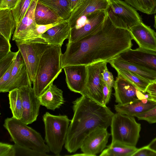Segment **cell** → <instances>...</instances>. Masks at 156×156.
<instances>
[{
    "instance_id": "obj_36",
    "label": "cell",
    "mask_w": 156,
    "mask_h": 156,
    "mask_svg": "<svg viewBox=\"0 0 156 156\" xmlns=\"http://www.w3.org/2000/svg\"><path fill=\"white\" fill-rule=\"evenodd\" d=\"M0 156H15L14 145L1 142Z\"/></svg>"
},
{
    "instance_id": "obj_42",
    "label": "cell",
    "mask_w": 156,
    "mask_h": 156,
    "mask_svg": "<svg viewBox=\"0 0 156 156\" xmlns=\"http://www.w3.org/2000/svg\"><path fill=\"white\" fill-rule=\"evenodd\" d=\"M15 62V61L13 62L8 70L0 78V89L4 87L5 83L9 79L14 66Z\"/></svg>"
},
{
    "instance_id": "obj_27",
    "label": "cell",
    "mask_w": 156,
    "mask_h": 156,
    "mask_svg": "<svg viewBox=\"0 0 156 156\" xmlns=\"http://www.w3.org/2000/svg\"><path fill=\"white\" fill-rule=\"evenodd\" d=\"M136 147L127 145L118 142L111 143L103 150L100 156H132L137 150Z\"/></svg>"
},
{
    "instance_id": "obj_12",
    "label": "cell",
    "mask_w": 156,
    "mask_h": 156,
    "mask_svg": "<svg viewBox=\"0 0 156 156\" xmlns=\"http://www.w3.org/2000/svg\"><path fill=\"white\" fill-rule=\"evenodd\" d=\"M20 89L23 107L20 120L27 125L36 121L41 105L39 98L35 94L31 85L23 87Z\"/></svg>"
},
{
    "instance_id": "obj_13",
    "label": "cell",
    "mask_w": 156,
    "mask_h": 156,
    "mask_svg": "<svg viewBox=\"0 0 156 156\" xmlns=\"http://www.w3.org/2000/svg\"><path fill=\"white\" fill-rule=\"evenodd\" d=\"M38 0H33L30 8L13 34L12 40L20 41L38 38L36 33L37 23L35 11Z\"/></svg>"
},
{
    "instance_id": "obj_4",
    "label": "cell",
    "mask_w": 156,
    "mask_h": 156,
    "mask_svg": "<svg viewBox=\"0 0 156 156\" xmlns=\"http://www.w3.org/2000/svg\"><path fill=\"white\" fill-rule=\"evenodd\" d=\"M3 126L15 144L44 154L49 149L41 134L20 120L13 117L5 119Z\"/></svg>"
},
{
    "instance_id": "obj_37",
    "label": "cell",
    "mask_w": 156,
    "mask_h": 156,
    "mask_svg": "<svg viewBox=\"0 0 156 156\" xmlns=\"http://www.w3.org/2000/svg\"><path fill=\"white\" fill-rule=\"evenodd\" d=\"M107 11L109 17L115 27L120 28L128 29L127 25L119 17L113 13L110 7Z\"/></svg>"
},
{
    "instance_id": "obj_15",
    "label": "cell",
    "mask_w": 156,
    "mask_h": 156,
    "mask_svg": "<svg viewBox=\"0 0 156 156\" xmlns=\"http://www.w3.org/2000/svg\"><path fill=\"white\" fill-rule=\"evenodd\" d=\"M63 69L68 88L72 91L81 94L84 90L87 82V66L73 65L65 67Z\"/></svg>"
},
{
    "instance_id": "obj_32",
    "label": "cell",
    "mask_w": 156,
    "mask_h": 156,
    "mask_svg": "<svg viewBox=\"0 0 156 156\" xmlns=\"http://www.w3.org/2000/svg\"><path fill=\"white\" fill-rule=\"evenodd\" d=\"M18 52L11 51L6 55L0 59V78L9 68L13 62L15 61Z\"/></svg>"
},
{
    "instance_id": "obj_47",
    "label": "cell",
    "mask_w": 156,
    "mask_h": 156,
    "mask_svg": "<svg viewBox=\"0 0 156 156\" xmlns=\"http://www.w3.org/2000/svg\"><path fill=\"white\" fill-rule=\"evenodd\" d=\"M154 27L156 30V16H154Z\"/></svg>"
},
{
    "instance_id": "obj_24",
    "label": "cell",
    "mask_w": 156,
    "mask_h": 156,
    "mask_svg": "<svg viewBox=\"0 0 156 156\" xmlns=\"http://www.w3.org/2000/svg\"><path fill=\"white\" fill-rule=\"evenodd\" d=\"M36 22L38 25H47L64 21L48 7L38 0L35 11Z\"/></svg>"
},
{
    "instance_id": "obj_6",
    "label": "cell",
    "mask_w": 156,
    "mask_h": 156,
    "mask_svg": "<svg viewBox=\"0 0 156 156\" xmlns=\"http://www.w3.org/2000/svg\"><path fill=\"white\" fill-rule=\"evenodd\" d=\"M110 126L112 143L136 147L141 127L134 117L116 112L112 117Z\"/></svg>"
},
{
    "instance_id": "obj_35",
    "label": "cell",
    "mask_w": 156,
    "mask_h": 156,
    "mask_svg": "<svg viewBox=\"0 0 156 156\" xmlns=\"http://www.w3.org/2000/svg\"><path fill=\"white\" fill-rule=\"evenodd\" d=\"M11 48L10 41L0 34V59L11 51Z\"/></svg>"
},
{
    "instance_id": "obj_20",
    "label": "cell",
    "mask_w": 156,
    "mask_h": 156,
    "mask_svg": "<svg viewBox=\"0 0 156 156\" xmlns=\"http://www.w3.org/2000/svg\"><path fill=\"white\" fill-rule=\"evenodd\" d=\"M122 59L136 63L156 71V51L138 48L129 49L118 55Z\"/></svg>"
},
{
    "instance_id": "obj_46",
    "label": "cell",
    "mask_w": 156,
    "mask_h": 156,
    "mask_svg": "<svg viewBox=\"0 0 156 156\" xmlns=\"http://www.w3.org/2000/svg\"><path fill=\"white\" fill-rule=\"evenodd\" d=\"M147 146L151 149L156 152V138L153 140Z\"/></svg>"
},
{
    "instance_id": "obj_19",
    "label": "cell",
    "mask_w": 156,
    "mask_h": 156,
    "mask_svg": "<svg viewBox=\"0 0 156 156\" xmlns=\"http://www.w3.org/2000/svg\"><path fill=\"white\" fill-rule=\"evenodd\" d=\"M109 63L116 70L128 71L144 78L151 83L156 82V71L145 66L126 61L118 56Z\"/></svg>"
},
{
    "instance_id": "obj_48",
    "label": "cell",
    "mask_w": 156,
    "mask_h": 156,
    "mask_svg": "<svg viewBox=\"0 0 156 156\" xmlns=\"http://www.w3.org/2000/svg\"><path fill=\"white\" fill-rule=\"evenodd\" d=\"M155 14V15L156 16V12Z\"/></svg>"
},
{
    "instance_id": "obj_11",
    "label": "cell",
    "mask_w": 156,
    "mask_h": 156,
    "mask_svg": "<svg viewBox=\"0 0 156 156\" xmlns=\"http://www.w3.org/2000/svg\"><path fill=\"white\" fill-rule=\"evenodd\" d=\"M113 87L115 101L118 104H126L137 100L146 98L144 93L118 73L115 81Z\"/></svg>"
},
{
    "instance_id": "obj_41",
    "label": "cell",
    "mask_w": 156,
    "mask_h": 156,
    "mask_svg": "<svg viewBox=\"0 0 156 156\" xmlns=\"http://www.w3.org/2000/svg\"><path fill=\"white\" fill-rule=\"evenodd\" d=\"M112 89L109 88L103 82V97L104 106H106V105L109 101L112 92Z\"/></svg>"
},
{
    "instance_id": "obj_14",
    "label": "cell",
    "mask_w": 156,
    "mask_h": 156,
    "mask_svg": "<svg viewBox=\"0 0 156 156\" xmlns=\"http://www.w3.org/2000/svg\"><path fill=\"white\" fill-rule=\"evenodd\" d=\"M111 135L107 129H97L88 135L82 142L80 149L86 156H94L105 148Z\"/></svg>"
},
{
    "instance_id": "obj_7",
    "label": "cell",
    "mask_w": 156,
    "mask_h": 156,
    "mask_svg": "<svg viewBox=\"0 0 156 156\" xmlns=\"http://www.w3.org/2000/svg\"><path fill=\"white\" fill-rule=\"evenodd\" d=\"M25 64L31 81H34L43 54L49 44L41 37L15 41Z\"/></svg>"
},
{
    "instance_id": "obj_39",
    "label": "cell",
    "mask_w": 156,
    "mask_h": 156,
    "mask_svg": "<svg viewBox=\"0 0 156 156\" xmlns=\"http://www.w3.org/2000/svg\"><path fill=\"white\" fill-rule=\"evenodd\" d=\"M132 156H156V152L147 145L137 149Z\"/></svg>"
},
{
    "instance_id": "obj_1",
    "label": "cell",
    "mask_w": 156,
    "mask_h": 156,
    "mask_svg": "<svg viewBox=\"0 0 156 156\" xmlns=\"http://www.w3.org/2000/svg\"><path fill=\"white\" fill-rule=\"evenodd\" d=\"M132 40L129 30L115 27L108 13L103 24L93 33L66 44V51L61 56L62 68L78 65L87 66L102 62H109L131 48Z\"/></svg>"
},
{
    "instance_id": "obj_34",
    "label": "cell",
    "mask_w": 156,
    "mask_h": 156,
    "mask_svg": "<svg viewBox=\"0 0 156 156\" xmlns=\"http://www.w3.org/2000/svg\"><path fill=\"white\" fill-rule=\"evenodd\" d=\"M138 120H145L151 124L156 123V106L149 111L136 115Z\"/></svg>"
},
{
    "instance_id": "obj_10",
    "label": "cell",
    "mask_w": 156,
    "mask_h": 156,
    "mask_svg": "<svg viewBox=\"0 0 156 156\" xmlns=\"http://www.w3.org/2000/svg\"><path fill=\"white\" fill-rule=\"evenodd\" d=\"M29 75L22 56L20 51L18 52L11 76L0 92H9L24 87L31 85Z\"/></svg>"
},
{
    "instance_id": "obj_2",
    "label": "cell",
    "mask_w": 156,
    "mask_h": 156,
    "mask_svg": "<svg viewBox=\"0 0 156 156\" xmlns=\"http://www.w3.org/2000/svg\"><path fill=\"white\" fill-rule=\"evenodd\" d=\"M73 117L69 125L65 147L70 153L80 148L85 138L99 128L110 126L114 114L107 107L82 96L73 102Z\"/></svg>"
},
{
    "instance_id": "obj_25",
    "label": "cell",
    "mask_w": 156,
    "mask_h": 156,
    "mask_svg": "<svg viewBox=\"0 0 156 156\" xmlns=\"http://www.w3.org/2000/svg\"><path fill=\"white\" fill-rule=\"evenodd\" d=\"M17 26L11 9H0V34L10 41Z\"/></svg>"
},
{
    "instance_id": "obj_18",
    "label": "cell",
    "mask_w": 156,
    "mask_h": 156,
    "mask_svg": "<svg viewBox=\"0 0 156 156\" xmlns=\"http://www.w3.org/2000/svg\"><path fill=\"white\" fill-rule=\"evenodd\" d=\"M110 8L127 25L128 29L143 23L141 17L133 7L122 0H110Z\"/></svg>"
},
{
    "instance_id": "obj_22",
    "label": "cell",
    "mask_w": 156,
    "mask_h": 156,
    "mask_svg": "<svg viewBox=\"0 0 156 156\" xmlns=\"http://www.w3.org/2000/svg\"><path fill=\"white\" fill-rule=\"evenodd\" d=\"M70 29L68 20H64L49 29L41 37L48 44L62 46L64 40L68 39Z\"/></svg>"
},
{
    "instance_id": "obj_40",
    "label": "cell",
    "mask_w": 156,
    "mask_h": 156,
    "mask_svg": "<svg viewBox=\"0 0 156 156\" xmlns=\"http://www.w3.org/2000/svg\"><path fill=\"white\" fill-rule=\"evenodd\" d=\"M61 22L47 25H38L37 24L36 27V33L37 37H41V36L48 30L53 26L58 24Z\"/></svg>"
},
{
    "instance_id": "obj_31",
    "label": "cell",
    "mask_w": 156,
    "mask_h": 156,
    "mask_svg": "<svg viewBox=\"0 0 156 156\" xmlns=\"http://www.w3.org/2000/svg\"><path fill=\"white\" fill-rule=\"evenodd\" d=\"M33 0H18L11 9L17 26L25 16Z\"/></svg>"
},
{
    "instance_id": "obj_29",
    "label": "cell",
    "mask_w": 156,
    "mask_h": 156,
    "mask_svg": "<svg viewBox=\"0 0 156 156\" xmlns=\"http://www.w3.org/2000/svg\"><path fill=\"white\" fill-rule=\"evenodd\" d=\"M119 74L125 78L144 93H146V89L151 83L148 81L140 76L129 71L118 70H116Z\"/></svg>"
},
{
    "instance_id": "obj_16",
    "label": "cell",
    "mask_w": 156,
    "mask_h": 156,
    "mask_svg": "<svg viewBox=\"0 0 156 156\" xmlns=\"http://www.w3.org/2000/svg\"><path fill=\"white\" fill-rule=\"evenodd\" d=\"M128 30L139 47L156 51V32L150 27L143 22Z\"/></svg>"
},
{
    "instance_id": "obj_33",
    "label": "cell",
    "mask_w": 156,
    "mask_h": 156,
    "mask_svg": "<svg viewBox=\"0 0 156 156\" xmlns=\"http://www.w3.org/2000/svg\"><path fill=\"white\" fill-rule=\"evenodd\" d=\"M15 156H47V154L42 153L30 148L23 147L15 144Z\"/></svg>"
},
{
    "instance_id": "obj_5",
    "label": "cell",
    "mask_w": 156,
    "mask_h": 156,
    "mask_svg": "<svg viewBox=\"0 0 156 156\" xmlns=\"http://www.w3.org/2000/svg\"><path fill=\"white\" fill-rule=\"evenodd\" d=\"M45 142L50 151L59 156L65 144L69 122L66 115H55L47 112L43 116Z\"/></svg>"
},
{
    "instance_id": "obj_28",
    "label": "cell",
    "mask_w": 156,
    "mask_h": 156,
    "mask_svg": "<svg viewBox=\"0 0 156 156\" xmlns=\"http://www.w3.org/2000/svg\"><path fill=\"white\" fill-rule=\"evenodd\" d=\"M8 97L12 117L20 120L23 113V107L20 89H16L9 92Z\"/></svg>"
},
{
    "instance_id": "obj_21",
    "label": "cell",
    "mask_w": 156,
    "mask_h": 156,
    "mask_svg": "<svg viewBox=\"0 0 156 156\" xmlns=\"http://www.w3.org/2000/svg\"><path fill=\"white\" fill-rule=\"evenodd\" d=\"M156 106V102L146 98L126 104H118L115 105L114 108L117 112L134 117L149 111Z\"/></svg>"
},
{
    "instance_id": "obj_17",
    "label": "cell",
    "mask_w": 156,
    "mask_h": 156,
    "mask_svg": "<svg viewBox=\"0 0 156 156\" xmlns=\"http://www.w3.org/2000/svg\"><path fill=\"white\" fill-rule=\"evenodd\" d=\"M110 0H82L72 12L68 22L70 28L81 17L97 10H107Z\"/></svg>"
},
{
    "instance_id": "obj_23",
    "label": "cell",
    "mask_w": 156,
    "mask_h": 156,
    "mask_svg": "<svg viewBox=\"0 0 156 156\" xmlns=\"http://www.w3.org/2000/svg\"><path fill=\"white\" fill-rule=\"evenodd\" d=\"M39 98L41 105L53 111L60 108L65 102L63 91L53 83Z\"/></svg>"
},
{
    "instance_id": "obj_8",
    "label": "cell",
    "mask_w": 156,
    "mask_h": 156,
    "mask_svg": "<svg viewBox=\"0 0 156 156\" xmlns=\"http://www.w3.org/2000/svg\"><path fill=\"white\" fill-rule=\"evenodd\" d=\"M107 10H97L80 18L70 29L68 42L77 41L97 30L103 23L108 13Z\"/></svg>"
},
{
    "instance_id": "obj_3",
    "label": "cell",
    "mask_w": 156,
    "mask_h": 156,
    "mask_svg": "<svg viewBox=\"0 0 156 156\" xmlns=\"http://www.w3.org/2000/svg\"><path fill=\"white\" fill-rule=\"evenodd\" d=\"M61 47L49 45L42 56L32 83L34 91L38 97L53 83L62 71Z\"/></svg>"
},
{
    "instance_id": "obj_43",
    "label": "cell",
    "mask_w": 156,
    "mask_h": 156,
    "mask_svg": "<svg viewBox=\"0 0 156 156\" xmlns=\"http://www.w3.org/2000/svg\"><path fill=\"white\" fill-rule=\"evenodd\" d=\"M18 0H0V9H12L16 5Z\"/></svg>"
},
{
    "instance_id": "obj_26",
    "label": "cell",
    "mask_w": 156,
    "mask_h": 156,
    "mask_svg": "<svg viewBox=\"0 0 156 156\" xmlns=\"http://www.w3.org/2000/svg\"><path fill=\"white\" fill-rule=\"evenodd\" d=\"M64 20H68L72 11L68 0H38Z\"/></svg>"
},
{
    "instance_id": "obj_45",
    "label": "cell",
    "mask_w": 156,
    "mask_h": 156,
    "mask_svg": "<svg viewBox=\"0 0 156 156\" xmlns=\"http://www.w3.org/2000/svg\"><path fill=\"white\" fill-rule=\"evenodd\" d=\"M72 12L82 0H68Z\"/></svg>"
},
{
    "instance_id": "obj_30",
    "label": "cell",
    "mask_w": 156,
    "mask_h": 156,
    "mask_svg": "<svg viewBox=\"0 0 156 156\" xmlns=\"http://www.w3.org/2000/svg\"><path fill=\"white\" fill-rule=\"evenodd\" d=\"M136 10L148 15L156 12V0H124Z\"/></svg>"
},
{
    "instance_id": "obj_9",
    "label": "cell",
    "mask_w": 156,
    "mask_h": 156,
    "mask_svg": "<svg viewBox=\"0 0 156 156\" xmlns=\"http://www.w3.org/2000/svg\"><path fill=\"white\" fill-rule=\"evenodd\" d=\"M108 62H100L87 66V75L85 88L81 94L103 105L102 73Z\"/></svg>"
},
{
    "instance_id": "obj_38",
    "label": "cell",
    "mask_w": 156,
    "mask_h": 156,
    "mask_svg": "<svg viewBox=\"0 0 156 156\" xmlns=\"http://www.w3.org/2000/svg\"><path fill=\"white\" fill-rule=\"evenodd\" d=\"M102 78L103 81L110 88L113 87L115 81L111 72L108 70L107 66L102 73Z\"/></svg>"
},
{
    "instance_id": "obj_44",
    "label": "cell",
    "mask_w": 156,
    "mask_h": 156,
    "mask_svg": "<svg viewBox=\"0 0 156 156\" xmlns=\"http://www.w3.org/2000/svg\"><path fill=\"white\" fill-rule=\"evenodd\" d=\"M146 93L148 94L149 98L156 102V82L150 83L146 89Z\"/></svg>"
}]
</instances>
